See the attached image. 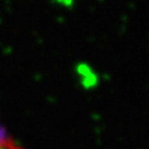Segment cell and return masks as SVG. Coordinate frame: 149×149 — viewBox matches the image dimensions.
Listing matches in <instances>:
<instances>
[{"label": "cell", "instance_id": "6da1fadb", "mask_svg": "<svg viewBox=\"0 0 149 149\" xmlns=\"http://www.w3.org/2000/svg\"><path fill=\"white\" fill-rule=\"evenodd\" d=\"M0 149H22L20 148L0 126Z\"/></svg>", "mask_w": 149, "mask_h": 149}]
</instances>
